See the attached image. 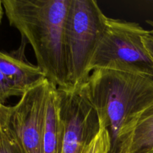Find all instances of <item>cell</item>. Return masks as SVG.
Wrapping results in <instances>:
<instances>
[{
	"instance_id": "8992f818",
	"label": "cell",
	"mask_w": 153,
	"mask_h": 153,
	"mask_svg": "<svg viewBox=\"0 0 153 153\" xmlns=\"http://www.w3.org/2000/svg\"><path fill=\"white\" fill-rule=\"evenodd\" d=\"M58 92L64 129L62 153H86L101 130L97 112L78 91Z\"/></svg>"
},
{
	"instance_id": "9a60e30c",
	"label": "cell",
	"mask_w": 153,
	"mask_h": 153,
	"mask_svg": "<svg viewBox=\"0 0 153 153\" xmlns=\"http://www.w3.org/2000/svg\"><path fill=\"white\" fill-rule=\"evenodd\" d=\"M146 22H147V23H149V25L152 27L151 30L149 31V34H150L151 35L153 36V21H152V20H146Z\"/></svg>"
},
{
	"instance_id": "4fadbf2b",
	"label": "cell",
	"mask_w": 153,
	"mask_h": 153,
	"mask_svg": "<svg viewBox=\"0 0 153 153\" xmlns=\"http://www.w3.org/2000/svg\"><path fill=\"white\" fill-rule=\"evenodd\" d=\"M11 106H5L0 102V129L8 124Z\"/></svg>"
},
{
	"instance_id": "7c38bea8",
	"label": "cell",
	"mask_w": 153,
	"mask_h": 153,
	"mask_svg": "<svg viewBox=\"0 0 153 153\" xmlns=\"http://www.w3.org/2000/svg\"><path fill=\"white\" fill-rule=\"evenodd\" d=\"M16 96L21 97L22 94L16 89L11 82L0 70V102L4 104L7 99Z\"/></svg>"
},
{
	"instance_id": "6da1fadb",
	"label": "cell",
	"mask_w": 153,
	"mask_h": 153,
	"mask_svg": "<svg viewBox=\"0 0 153 153\" xmlns=\"http://www.w3.org/2000/svg\"><path fill=\"white\" fill-rule=\"evenodd\" d=\"M96 111L101 128L108 132L110 153H127L143 112L153 103V79L98 69L78 90Z\"/></svg>"
},
{
	"instance_id": "3957f363",
	"label": "cell",
	"mask_w": 153,
	"mask_h": 153,
	"mask_svg": "<svg viewBox=\"0 0 153 153\" xmlns=\"http://www.w3.org/2000/svg\"><path fill=\"white\" fill-rule=\"evenodd\" d=\"M107 20L94 0H70L65 26L67 90L78 91L89 77L91 63Z\"/></svg>"
},
{
	"instance_id": "7a4b0ae2",
	"label": "cell",
	"mask_w": 153,
	"mask_h": 153,
	"mask_svg": "<svg viewBox=\"0 0 153 153\" xmlns=\"http://www.w3.org/2000/svg\"><path fill=\"white\" fill-rule=\"evenodd\" d=\"M7 19L30 43L37 66L58 89L67 90L65 26L70 0H3Z\"/></svg>"
},
{
	"instance_id": "9c48e42d",
	"label": "cell",
	"mask_w": 153,
	"mask_h": 153,
	"mask_svg": "<svg viewBox=\"0 0 153 153\" xmlns=\"http://www.w3.org/2000/svg\"><path fill=\"white\" fill-rule=\"evenodd\" d=\"M152 105L140 116L131 136L127 153H143L153 151V107Z\"/></svg>"
},
{
	"instance_id": "5bb4252c",
	"label": "cell",
	"mask_w": 153,
	"mask_h": 153,
	"mask_svg": "<svg viewBox=\"0 0 153 153\" xmlns=\"http://www.w3.org/2000/svg\"><path fill=\"white\" fill-rule=\"evenodd\" d=\"M143 43L153 61V36L149 33L143 37Z\"/></svg>"
},
{
	"instance_id": "30bf717a",
	"label": "cell",
	"mask_w": 153,
	"mask_h": 153,
	"mask_svg": "<svg viewBox=\"0 0 153 153\" xmlns=\"http://www.w3.org/2000/svg\"><path fill=\"white\" fill-rule=\"evenodd\" d=\"M0 153H22L10 132L8 124L0 129Z\"/></svg>"
},
{
	"instance_id": "52a82bcc",
	"label": "cell",
	"mask_w": 153,
	"mask_h": 153,
	"mask_svg": "<svg viewBox=\"0 0 153 153\" xmlns=\"http://www.w3.org/2000/svg\"><path fill=\"white\" fill-rule=\"evenodd\" d=\"M24 43L16 54L0 51V70L22 94L46 79L44 73L37 66L28 62L25 58Z\"/></svg>"
},
{
	"instance_id": "2e32d148",
	"label": "cell",
	"mask_w": 153,
	"mask_h": 153,
	"mask_svg": "<svg viewBox=\"0 0 153 153\" xmlns=\"http://www.w3.org/2000/svg\"><path fill=\"white\" fill-rule=\"evenodd\" d=\"M1 15H2V2L0 1V21H1Z\"/></svg>"
},
{
	"instance_id": "5b68a950",
	"label": "cell",
	"mask_w": 153,
	"mask_h": 153,
	"mask_svg": "<svg viewBox=\"0 0 153 153\" xmlns=\"http://www.w3.org/2000/svg\"><path fill=\"white\" fill-rule=\"evenodd\" d=\"M50 82L45 79L11 106L8 126L22 153H43V135Z\"/></svg>"
},
{
	"instance_id": "ba28073f",
	"label": "cell",
	"mask_w": 153,
	"mask_h": 153,
	"mask_svg": "<svg viewBox=\"0 0 153 153\" xmlns=\"http://www.w3.org/2000/svg\"><path fill=\"white\" fill-rule=\"evenodd\" d=\"M64 129L60 114L58 88L50 83L43 135V153H62Z\"/></svg>"
},
{
	"instance_id": "8fae6325",
	"label": "cell",
	"mask_w": 153,
	"mask_h": 153,
	"mask_svg": "<svg viewBox=\"0 0 153 153\" xmlns=\"http://www.w3.org/2000/svg\"><path fill=\"white\" fill-rule=\"evenodd\" d=\"M111 140L108 132L101 128L100 133L88 147L86 153H110Z\"/></svg>"
},
{
	"instance_id": "e0dca14e",
	"label": "cell",
	"mask_w": 153,
	"mask_h": 153,
	"mask_svg": "<svg viewBox=\"0 0 153 153\" xmlns=\"http://www.w3.org/2000/svg\"><path fill=\"white\" fill-rule=\"evenodd\" d=\"M143 153H153V151H151V152H143Z\"/></svg>"
},
{
	"instance_id": "277c9868",
	"label": "cell",
	"mask_w": 153,
	"mask_h": 153,
	"mask_svg": "<svg viewBox=\"0 0 153 153\" xmlns=\"http://www.w3.org/2000/svg\"><path fill=\"white\" fill-rule=\"evenodd\" d=\"M148 33L138 23L108 17L105 31L91 63V73L105 69L153 79V61L143 43Z\"/></svg>"
}]
</instances>
